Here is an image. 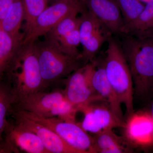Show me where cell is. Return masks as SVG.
<instances>
[{
  "label": "cell",
  "instance_id": "1",
  "mask_svg": "<svg viewBox=\"0 0 153 153\" xmlns=\"http://www.w3.org/2000/svg\"><path fill=\"white\" fill-rule=\"evenodd\" d=\"M121 47L131 73L134 94L150 101L153 97V36L127 35Z\"/></svg>",
  "mask_w": 153,
  "mask_h": 153
},
{
  "label": "cell",
  "instance_id": "2",
  "mask_svg": "<svg viewBox=\"0 0 153 153\" xmlns=\"http://www.w3.org/2000/svg\"><path fill=\"white\" fill-rule=\"evenodd\" d=\"M4 75L13 88L16 102L43 90L38 53L34 42L22 44Z\"/></svg>",
  "mask_w": 153,
  "mask_h": 153
},
{
  "label": "cell",
  "instance_id": "3",
  "mask_svg": "<svg viewBox=\"0 0 153 153\" xmlns=\"http://www.w3.org/2000/svg\"><path fill=\"white\" fill-rule=\"evenodd\" d=\"M108 41L102 64L108 82L125 106L127 117L134 111L132 77L121 46L111 37Z\"/></svg>",
  "mask_w": 153,
  "mask_h": 153
},
{
  "label": "cell",
  "instance_id": "4",
  "mask_svg": "<svg viewBox=\"0 0 153 153\" xmlns=\"http://www.w3.org/2000/svg\"><path fill=\"white\" fill-rule=\"evenodd\" d=\"M38 53L43 90L67 77L84 64L80 57H73L61 51L53 41L34 42Z\"/></svg>",
  "mask_w": 153,
  "mask_h": 153
},
{
  "label": "cell",
  "instance_id": "5",
  "mask_svg": "<svg viewBox=\"0 0 153 153\" xmlns=\"http://www.w3.org/2000/svg\"><path fill=\"white\" fill-rule=\"evenodd\" d=\"M13 106L44 117H58L75 121L77 108L66 99L64 89L55 88L51 91L41 90L16 102Z\"/></svg>",
  "mask_w": 153,
  "mask_h": 153
},
{
  "label": "cell",
  "instance_id": "6",
  "mask_svg": "<svg viewBox=\"0 0 153 153\" xmlns=\"http://www.w3.org/2000/svg\"><path fill=\"white\" fill-rule=\"evenodd\" d=\"M21 114L51 129L65 142L79 153H92L93 138L76 122L63 120L58 117H44L26 111L14 108Z\"/></svg>",
  "mask_w": 153,
  "mask_h": 153
},
{
  "label": "cell",
  "instance_id": "7",
  "mask_svg": "<svg viewBox=\"0 0 153 153\" xmlns=\"http://www.w3.org/2000/svg\"><path fill=\"white\" fill-rule=\"evenodd\" d=\"M86 7L85 0H60L48 6L39 16L33 30L22 44L35 42L46 36L52 28L73 13H82Z\"/></svg>",
  "mask_w": 153,
  "mask_h": 153
},
{
  "label": "cell",
  "instance_id": "8",
  "mask_svg": "<svg viewBox=\"0 0 153 153\" xmlns=\"http://www.w3.org/2000/svg\"><path fill=\"white\" fill-rule=\"evenodd\" d=\"M95 62L94 60L84 64L66 78L65 95L68 101L78 108V111L92 102L102 101L91 82V75Z\"/></svg>",
  "mask_w": 153,
  "mask_h": 153
},
{
  "label": "cell",
  "instance_id": "9",
  "mask_svg": "<svg viewBox=\"0 0 153 153\" xmlns=\"http://www.w3.org/2000/svg\"><path fill=\"white\" fill-rule=\"evenodd\" d=\"M49 153L35 133L15 122L7 121L0 153Z\"/></svg>",
  "mask_w": 153,
  "mask_h": 153
},
{
  "label": "cell",
  "instance_id": "10",
  "mask_svg": "<svg viewBox=\"0 0 153 153\" xmlns=\"http://www.w3.org/2000/svg\"><path fill=\"white\" fill-rule=\"evenodd\" d=\"M124 136L130 146L153 148V119L148 111H134L125 120Z\"/></svg>",
  "mask_w": 153,
  "mask_h": 153
},
{
  "label": "cell",
  "instance_id": "11",
  "mask_svg": "<svg viewBox=\"0 0 153 153\" xmlns=\"http://www.w3.org/2000/svg\"><path fill=\"white\" fill-rule=\"evenodd\" d=\"M84 117L79 123L85 131L94 134L108 129L124 126L125 122L114 114L105 102L97 101L80 109Z\"/></svg>",
  "mask_w": 153,
  "mask_h": 153
},
{
  "label": "cell",
  "instance_id": "12",
  "mask_svg": "<svg viewBox=\"0 0 153 153\" xmlns=\"http://www.w3.org/2000/svg\"><path fill=\"white\" fill-rule=\"evenodd\" d=\"M9 114L15 122L35 133L49 153H79L49 128L26 117L15 110L10 108Z\"/></svg>",
  "mask_w": 153,
  "mask_h": 153
},
{
  "label": "cell",
  "instance_id": "13",
  "mask_svg": "<svg viewBox=\"0 0 153 153\" xmlns=\"http://www.w3.org/2000/svg\"><path fill=\"white\" fill-rule=\"evenodd\" d=\"M85 2L88 11L111 33L124 34L123 17L114 0H85Z\"/></svg>",
  "mask_w": 153,
  "mask_h": 153
},
{
  "label": "cell",
  "instance_id": "14",
  "mask_svg": "<svg viewBox=\"0 0 153 153\" xmlns=\"http://www.w3.org/2000/svg\"><path fill=\"white\" fill-rule=\"evenodd\" d=\"M91 82L102 101L108 105L120 119L125 122L122 110V103L107 78L102 63L99 65L96 61L91 75Z\"/></svg>",
  "mask_w": 153,
  "mask_h": 153
},
{
  "label": "cell",
  "instance_id": "15",
  "mask_svg": "<svg viewBox=\"0 0 153 153\" xmlns=\"http://www.w3.org/2000/svg\"><path fill=\"white\" fill-rule=\"evenodd\" d=\"M108 129L94 134L92 153H124L130 152L131 148L125 139Z\"/></svg>",
  "mask_w": 153,
  "mask_h": 153
},
{
  "label": "cell",
  "instance_id": "16",
  "mask_svg": "<svg viewBox=\"0 0 153 153\" xmlns=\"http://www.w3.org/2000/svg\"><path fill=\"white\" fill-rule=\"evenodd\" d=\"M24 21V10L22 0H13L0 25L18 43L22 44L24 35L20 32Z\"/></svg>",
  "mask_w": 153,
  "mask_h": 153
},
{
  "label": "cell",
  "instance_id": "17",
  "mask_svg": "<svg viewBox=\"0 0 153 153\" xmlns=\"http://www.w3.org/2000/svg\"><path fill=\"white\" fill-rule=\"evenodd\" d=\"M124 34L138 37L153 36V0L146 2L134 22L125 26Z\"/></svg>",
  "mask_w": 153,
  "mask_h": 153
},
{
  "label": "cell",
  "instance_id": "18",
  "mask_svg": "<svg viewBox=\"0 0 153 153\" xmlns=\"http://www.w3.org/2000/svg\"><path fill=\"white\" fill-rule=\"evenodd\" d=\"M22 44L16 42L0 25V80Z\"/></svg>",
  "mask_w": 153,
  "mask_h": 153
},
{
  "label": "cell",
  "instance_id": "19",
  "mask_svg": "<svg viewBox=\"0 0 153 153\" xmlns=\"http://www.w3.org/2000/svg\"><path fill=\"white\" fill-rule=\"evenodd\" d=\"M16 101V98L10 84L3 77L0 80V144L7 121V116Z\"/></svg>",
  "mask_w": 153,
  "mask_h": 153
},
{
  "label": "cell",
  "instance_id": "20",
  "mask_svg": "<svg viewBox=\"0 0 153 153\" xmlns=\"http://www.w3.org/2000/svg\"><path fill=\"white\" fill-rule=\"evenodd\" d=\"M24 10V40L31 33L37 19L48 6L47 0H22Z\"/></svg>",
  "mask_w": 153,
  "mask_h": 153
},
{
  "label": "cell",
  "instance_id": "21",
  "mask_svg": "<svg viewBox=\"0 0 153 153\" xmlns=\"http://www.w3.org/2000/svg\"><path fill=\"white\" fill-rule=\"evenodd\" d=\"M52 41L64 53L73 57L81 58V54L79 53L77 49L80 44L79 27L64 35L57 41Z\"/></svg>",
  "mask_w": 153,
  "mask_h": 153
},
{
  "label": "cell",
  "instance_id": "22",
  "mask_svg": "<svg viewBox=\"0 0 153 153\" xmlns=\"http://www.w3.org/2000/svg\"><path fill=\"white\" fill-rule=\"evenodd\" d=\"M123 17L125 26L132 23L141 13L145 5L140 0H114Z\"/></svg>",
  "mask_w": 153,
  "mask_h": 153
},
{
  "label": "cell",
  "instance_id": "23",
  "mask_svg": "<svg viewBox=\"0 0 153 153\" xmlns=\"http://www.w3.org/2000/svg\"><path fill=\"white\" fill-rule=\"evenodd\" d=\"M13 0H0V22L8 10Z\"/></svg>",
  "mask_w": 153,
  "mask_h": 153
},
{
  "label": "cell",
  "instance_id": "24",
  "mask_svg": "<svg viewBox=\"0 0 153 153\" xmlns=\"http://www.w3.org/2000/svg\"><path fill=\"white\" fill-rule=\"evenodd\" d=\"M153 119V97L151 100V105L150 109L148 110Z\"/></svg>",
  "mask_w": 153,
  "mask_h": 153
},
{
  "label": "cell",
  "instance_id": "25",
  "mask_svg": "<svg viewBox=\"0 0 153 153\" xmlns=\"http://www.w3.org/2000/svg\"><path fill=\"white\" fill-rule=\"evenodd\" d=\"M60 1V0H47L48 3L52 2V4L53 3H55V2L57 1Z\"/></svg>",
  "mask_w": 153,
  "mask_h": 153
},
{
  "label": "cell",
  "instance_id": "26",
  "mask_svg": "<svg viewBox=\"0 0 153 153\" xmlns=\"http://www.w3.org/2000/svg\"><path fill=\"white\" fill-rule=\"evenodd\" d=\"M141 2H147L148 1H149V0H140Z\"/></svg>",
  "mask_w": 153,
  "mask_h": 153
}]
</instances>
